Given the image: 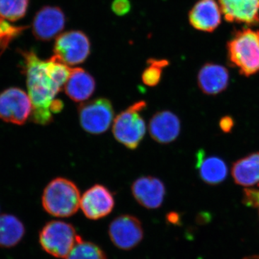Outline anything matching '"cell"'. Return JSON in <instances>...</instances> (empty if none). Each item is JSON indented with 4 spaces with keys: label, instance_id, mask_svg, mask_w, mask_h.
<instances>
[{
    "label": "cell",
    "instance_id": "1",
    "mask_svg": "<svg viewBox=\"0 0 259 259\" xmlns=\"http://www.w3.org/2000/svg\"><path fill=\"white\" fill-rule=\"evenodd\" d=\"M20 52L32 104L31 120L39 125H48L53 121V108L58 100L56 95L64 88L71 69L56 55L44 61L35 51Z\"/></svg>",
    "mask_w": 259,
    "mask_h": 259
},
{
    "label": "cell",
    "instance_id": "2",
    "mask_svg": "<svg viewBox=\"0 0 259 259\" xmlns=\"http://www.w3.org/2000/svg\"><path fill=\"white\" fill-rule=\"evenodd\" d=\"M81 195L77 186L67 179L56 178L44 190L42 204L44 209L56 218L74 215L80 207Z\"/></svg>",
    "mask_w": 259,
    "mask_h": 259
},
{
    "label": "cell",
    "instance_id": "3",
    "mask_svg": "<svg viewBox=\"0 0 259 259\" xmlns=\"http://www.w3.org/2000/svg\"><path fill=\"white\" fill-rule=\"evenodd\" d=\"M230 62L244 76L259 73V31L250 28L239 30L228 44Z\"/></svg>",
    "mask_w": 259,
    "mask_h": 259
},
{
    "label": "cell",
    "instance_id": "4",
    "mask_svg": "<svg viewBox=\"0 0 259 259\" xmlns=\"http://www.w3.org/2000/svg\"><path fill=\"white\" fill-rule=\"evenodd\" d=\"M146 106V102H136L117 115L114 120V137L129 149L134 150L139 147L146 134V123L140 114Z\"/></svg>",
    "mask_w": 259,
    "mask_h": 259
},
{
    "label": "cell",
    "instance_id": "5",
    "mask_svg": "<svg viewBox=\"0 0 259 259\" xmlns=\"http://www.w3.org/2000/svg\"><path fill=\"white\" fill-rule=\"evenodd\" d=\"M81 239L74 227L64 221L48 223L39 234L42 249L56 258H65Z\"/></svg>",
    "mask_w": 259,
    "mask_h": 259
},
{
    "label": "cell",
    "instance_id": "6",
    "mask_svg": "<svg viewBox=\"0 0 259 259\" xmlns=\"http://www.w3.org/2000/svg\"><path fill=\"white\" fill-rule=\"evenodd\" d=\"M78 114L81 127L94 135L106 132L115 115L112 102L104 97L81 103L78 107Z\"/></svg>",
    "mask_w": 259,
    "mask_h": 259
},
{
    "label": "cell",
    "instance_id": "7",
    "mask_svg": "<svg viewBox=\"0 0 259 259\" xmlns=\"http://www.w3.org/2000/svg\"><path fill=\"white\" fill-rule=\"evenodd\" d=\"M54 53L64 64L75 66L88 59L91 44L88 35L80 30H71L61 34L54 44Z\"/></svg>",
    "mask_w": 259,
    "mask_h": 259
},
{
    "label": "cell",
    "instance_id": "8",
    "mask_svg": "<svg viewBox=\"0 0 259 259\" xmlns=\"http://www.w3.org/2000/svg\"><path fill=\"white\" fill-rule=\"evenodd\" d=\"M31 113L30 97L21 89L11 88L0 93V119L5 122L22 125Z\"/></svg>",
    "mask_w": 259,
    "mask_h": 259
},
{
    "label": "cell",
    "instance_id": "9",
    "mask_svg": "<svg viewBox=\"0 0 259 259\" xmlns=\"http://www.w3.org/2000/svg\"><path fill=\"white\" fill-rule=\"evenodd\" d=\"M109 236L113 244L122 250L136 248L144 238L141 221L131 214L115 218L109 226Z\"/></svg>",
    "mask_w": 259,
    "mask_h": 259
},
{
    "label": "cell",
    "instance_id": "10",
    "mask_svg": "<svg viewBox=\"0 0 259 259\" xmlns=\"http://www.w3.org/2000/svg\"><path fill=\"white\" fill-rule=\"evenodd\" d=\"M115 207L112 192L105 186L95 185L81 197L80 207L88 219L97 221L106 217Z\"/></svg>",
    "mask_w": 259,
    "mask_h": 259
},
{
    "label": "cell",
    "instance_id": "11",
    "mask_svg": "<svg viewBox=\"0 0 259 259\" xmlns=\"http://www.w3.org/2000/svg\"><path fill=\"white\" fill-rule=\"evenodd\" d=\"M66 24L64 12L58 7L46 6L37 12L32 22V32L36 39L49 41L57 36Z\"/></svg>",
    "mask_w": 259,
    "mask_h": 259
},
{
    "label": "cell",
    "instance_id": "12",
    "mask_svg": "<svg viewBox=\"0 0 259 259\" xmlns=\"http://www.w3.org/2000/svg\"><path fill=\"white\" fill-rule=\"evenodd\" d=\"M131 190L136 200L150 209L161 207L166 194L164 184L151 176L140 177L133 183Z\"/></svg>",
    "mask_w": 259,
    "mask_h": 259
},
{
    "label": "cell",
    "instance_id": "13",
    "mask_svg": "<svg viewBox=\"0 0 259 259\" xmlns=\"http://www.w3.org/2000/svg\"><path fill=\"white\" fill-rule=\"evenodd\" d=\"M222 10L216 0H199L189 13L190 25L196 30L211 32L222 20Z\"/></svg>",
    "mask_w": 259,
    "mask_h": 259
},
{
    "label": "cell",
    "instance_id": "14",
    "mask_svg": "<svg viewBox=\"0 0 259 259\" xmlns=\"http://www.w3.org/2000/svg\"><path fill=\"white\" fill-rule=\"evenodd\" d=\"M223 16L230 23H259V0H218Z\"/></svg>",
    "mask_w": 259,
    "mask_h": 259
},
{
    "label": "cell",
    "instance_id": "15",
    "mask_svg": "<svg viewBox=\"0 0 259 259\" xmlns=\"http://www.w3.org/2000/svg\"><path fill=\"white\" fill-rule=\"evenodd\" d=\"M148 129L151 138L158 144H170L180 136V120L173 112L163 110L151 117Z\"/></svg>",
    "mask_w": 259,
    "mask_h": 259
},
{
    "label": "cell",
    "instance_id": "16",
    "mask_svg": "<svg viewBox=\"0 0 259 259\" xmlns=\"http://www.w3.org/2000/svg\"><path fill=\"white\" fill-rule=\"evenodd\" d=\"M197 83L202 93L209 95H218L228 88L229 72L221 65L209 63L199 70Z\"/></svg>",
    "mask_w": 259,
    "mask_h": 259
},
{
    "label": "cell",
    "instance_id": "17",
    "mask_svg": "<svg viewBox=\"0 0 259 259\" xmlns=\"http://www.w3.org/2000/svg\"><path fill=\"white\" fill-rule=\"evenodd\" d=\"M96 89L93 76L81 68L71 69L69 79L64 85V91L71 100L82 102L90 98Z\"/></svg>",
    "mask_w": 259,
    "mask_h": 259
},
{
    "label": "cell",
    "instance_id": "18",
    "mask_svg": "<svg viewBox=\"0 0 259 259\" xmlns=\"http://www.w3.org/2000/svg\"><path fill=\"white\" fill-rule=\"evenodd\" d=\"M196 166L201 179L208 185H219L228 176V169L226 162L217 156H205L202 150L197 153Z\"/></svg>",
    "mask_w": 259,
    "mask_h": 259
},
{
    "label": "cell",
    "instance_id": "19",
    "mask_svg": "<svg viewBox=\"0 0 259 259\" xmlns=\"http://www.w3.org/2000/svg\"><path fill=\"white\" fill-rule=\"evenodd\" d=\"M232 176L237 185L252 187L259 184V152L237 161L232 167Z\"/></svg>",
    "mask_w": 259,
    "mask_h": 259
},
{
    "label": "cell",
    "instance_id": "20",
    "mask_svg": "<svg viewBox=\"0 0 259 259\" xmlns=\"http://www.w3.org/2000/svg\"><path fill=\"white\" fill-rule=\"evenodd\" d=\"M25 226L14 215L3 214L0 215V247L12 248L23 239Z\"/></svg>",
    "mask_w": 259,
    "mask_h": 259
},
{
    "label": "cell",
    "instance_id": "21",
    "mask_svg": "<svg viewBox=\"0 0 259 259\" xmlns=\"http://www.w3.org/2000/svg\"><path fill=\"white\" fill-rule=\"evenodd\" d=\"M29 0H0V18L16 22L27 13Z\"/></svg>",
    "mask_w": 259,
    "mask_h": 259
},
{
    "label": "cell",
    "instance_id": "22",
    "mask_svg": "<svg viewBox=\"0 0 259 259\" xmlns=\"http://www.w3.org/2000/svg\"><path fill=\"white\" fill-rule=\"evenodd\" d=\"M65 259H107L106 253L100 246L82 238L75 245Z\"/></svg>",
    "mask_w": 259,
    "mask_h": 259
},
{
    "label": "cell",
    "instance_id": "23",
    "mask_svg": "<svg viewBox=\"0 0 259 259\" xmlns=\"http://www.w3.org/2000/svg\"><path fill=\"white\" fill-rule=\"evenodd\" d=\"M148 67L144 69L142 74V81L148 87H156L161 79L163 69L168 65L166 59H150L148 61Z\"/></svg>",
    "mask_w": 259,
    "mask_h": 259
},
{
    "label": "cell",
    "instance_id": "24",
    "mask_svg": "<svg viewBox=\"0 0 259 259\" xmlns=\"http://www.w3.org/2000/svg\"><path fill=\"white\" fill-rule=\"evenodd\" d=\"M25 27L17 26L8 20L0 18V51L4 52L12 40L23 32Z\"/></svg>",
    "mask_w": 259,
    "mask_h": 259
},
{
    "label": "cell",
    "instance_id": "25",
    "mask_svg": "<svg viewBox=\"0 0 259 259\" xmlns=\"http://www.w3.org/2000/svg\"><path fill=\"white\" fill-rule=\"evenodd\" d=\"M112 12L118 16H123L129 13L131 4L129 0H114L111 6Z\"/></svg>",
    "mask_w": 259,
    "mask_h": 259
},
{
    "label": "cell",
    "instance_id": "26",
    "mask_svg": "<svg viewBox=\"0 0 259 259\" xmlns=\"http://www.w3.org/2000/svg\"><path fill=\"white\" fill-rule=\"evenodd\" d=\"M243 202L249 207L258 209L259 212V190H245Z\"/></svg>",
    "mask_w": 259,
    "mask_h": 259
},
{
    "label": "cell",
    "instance_id": "27",
    "mask_svg": "<svg viewBox=\"0 0 259 259\" xmlns=\"http://www.w3.org/2000/svg\"><path fill=\"white\" fill-rule=\"evenodd\" d=\"M233 125H234V122H233V119L230 117H224L221 119V122H220L221 128L226 133L230 132L233 128Z\"/></svg>",
    "mask_w": 259,
    "mask_h": 259
},
{
    "label": "cell",
    "instance_id": "28",
    "mask_svg": "<svg viewBox=\"0 0 259 259\" xmlns=\"http://www.w3.org/2000/svg\"><path fill=\"white\" fill-rule=\"evenodd\" d=\"M168 221H171L172 223H175L177 221H178L179 217L177 214H175V213H171V214H168Z\"/></svg>",
    "mask_w": 259,
    "mask_h": 259
},
{
    "label": "cell",
    "instance_id": "29",
    "mask_svg": "<svg viewBox=\"0 0 259 259\" xmlns=\"http://www.w3.org/2000/svg\"><path fill=\"white\" fill-rule=\"evenodd\" d=\"M243 259H259V255H250V256L245 257Z\"/></svg>",
    "mask_w": 259,
    "mask_h": 259
}]
</instances>
